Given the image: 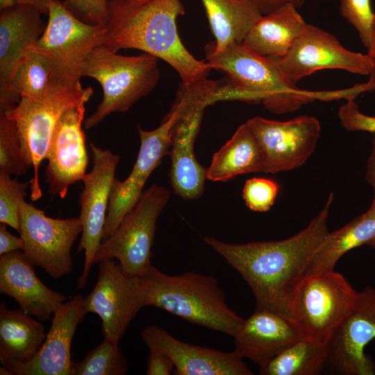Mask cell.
I'll return each instance as SVG.
<instances>
[{
	"instance_id": "17",
	"label": "cell",
	"mask_w": 375,
	"mask_h": 375,
	"mask_svg": "<svg viewBox=\"0 0 375 375\" xmlns=\"http://www.w3.org/2000/svg\"><path fill=\"white\" fill-rule=\"evenodd\" d=\"M67 109L60 117L52 135L46 159L48 191L65 199L70 185L83 181L88 165L85 135L82 128L85 103Z\"/></svg>"
},
{
	"instance_id": "23",
	"label": "cell",
	"mask_w": 375,
	"mask_h": 375,
	"mask_svg": "<svg viewBox=\"0 0 375 375\" xmlns=\"http://www.w3.org/2000/svg\"><path fill=\"white\" fill-rule=\"evenodd\" d=\"M235 338V351L259 367L295 343L303 333L296 323L281 313L256 309L244 319Z\"/></svg>"
},
{
	"instance_id": "18",
	"label": "cell",
	"mask_w": 375,
	"mask_h": 375,
	"mask_svg": "<svg viewBox=\"0 0 375 375\" xmlns=\"http://www.w3.org/2000/svg\"><path fill=\"white\" fill-rule=\"evenodd\" d=\"M214 103L212 92H197L190 99L176 122L171 140L169 178L175 194L185 200L200 197L204 190L205 169L197 160L194 141L205 108Z\"/></svg>"
},
{
	"instance_id": "14",
	"label": "cell",
	"mask_w": 375,
	"mask_h": 375,
	"mask_svg": "<svg viewBox=\"0 0 375 375\" xmlns=\"http://www.w3.org/2000/svg\"><path fill=\"white\" fill-rule=\"evenodd\" d=\"M375 338V288L358 292L356 301L326 342V367L344 375H374L375 365L365 353Z\"/></svg>"
},
{
	"instance_id": "32",
	"label": "cell",
	"mask_w": 375,
	"mask_h": 375,
	"mask_svg": "<svg viewBox=\"0 0 375 375\" xmlns=\"http://www.w3.org/2000/svg\"><path fill=\"white\" fill-rule=\"evenodd\" d=\"M31 166L15 122L5 113H0V172L18 176Z\"/></svg>"
},
{
	"instance_id": "39",
	"label": "cell",
	"mask_w": 375,
	"mask_h": 375,
	"mask_svg": "<svg viewBox=\"0 0 375 375\" xmlns=\"http://www.w3.org/2000/svg\"><path fill=\"white\" fill-rule=\"evenodd\" d=\"M6 224L0 226V256L17 250H22L23 241L8 231Z\"/></svg>"
},
{
	"instance_id": "44",
	"label": "cell",
	"mask_w": 375,
	"mask_h": 375,
	"mask_svg": "<svg viewBox=\"0 0 375 375\" xmlns=\"http://www.w3.org/2000/svg\"><path fill=\"white\" fill-rule=\"evenodd\" d=\"M0 374L1 375H13L12 372L7 368L6 367L2 365L0 367Z\"/></svg>"
},
{
	"instance_id": "46",
	"label": "cell",
	"mask_w": 375,
	"mask_h": 375,
	"mask_svg": "<svg viewBox=\"0 0 375 375\" xmlns=\"http://www.w3.org/2000/svg\"><path fill=\"white\" fill-rule=\"evenodd\" d=\"M369 247L375 249V239H374L372 241H371L369 244Z\"/></svg>"
},
{
	"instance_id": "16",
	"label": "cell",
	"mask_w": 375,
	"mask_h": 375,
	"mask_svg": "<svg viewBox=\"0 0 375 375\" xmlns=\"http://www.w3.org/2000/svg\"><path fill=\"white\" fill-rule=\"evenodd\" d=\"M278 61L284 74L295 84L319 70L342 69L369 75L374 67L367 53L349 51L333 35L308 24L287 54Z\"/></svg>"
},
{
	"instance_id": "4",
	"label": "cell",
	"mask_w": 375,
	"mask_h": 375,
	"mask_svg": "<svg viewBox=\"0 0 375 375\" xmlns=\"http://www.w3.org/2000/svg\"><path fill=\"white\" fill-rule=\"evenodd\" d=\"M139 277L144 306L161 308L191 323L231 336L244 320L228 306L224 292L210 275L196 272L169 275L151 265Z\"/></svg>"
},
{
	"instance_id": "8",
	"label": "cell",
	"mask_w": 375,
	"mask_h": 375,
	"mask_svg": "<svg viewBox=\"0 0 375 375\" xmlns=\"http://www.w3.org/2000/svg\"><path fill=\"white\" fill-rule=\"evenodd\" d=\"M357 294L347 278L334 270L307 276L293 294L290 317L303 337L326 344Z\"/></svg>"
},
{
	"instance_id": "24",
	"label": "cell",
	"mask_w": 375,
	"mask_h": 375,
	"mask_svg": "<svg viewBox=\"0 0 375 375\" xmlns=\"http://www.w3.org/2000/svg\"><path fill=\"white\" fill-rule=\"evenodd\" d=\"M306 25L297 8L288 3L263 15L242 42L260 55L281 58L287 54Z\"/></svg>"
},
{
	"instance_id": "31",
	"label": "cell",
	"mask_w": 375,
	"mask_h": 375,
	"mask_svg": "<svg viewBox=\"0 0 375 375\" xmlns=\"http://www.w3.org/2000/svg\"><path fill=\"white\" fill-rule=\"evenodd\" d=\"M127 371V362L118 343L105 338L81 361L72 364V375H124Z\"/></svg>"
},
{
	"instance_id": "19",
	"label": "cell",
	"mask_w": 375,
	"mask_h": 375,
	"mask_svg": "<svg viewBox=\"0 0 375 375\" xmlns=\"http://www.w3.org/2000/svg\"><path fill=\"white\" fill-rule=\"evenodd\" d=\"M150 351L162 352L174 365L176 375H252L235 351H220L181 341L162 327L151 325L142 331Z\"/></svg>"
},
{
	"instance_id": "25",
	"label": "cell",
	"mask_w": 375,
	"mask_h": 375,
	"mask_svg": "<svg viewBox=\"0 0 375 375\" xmlns=\"http://www.w3.org/2000/svg\"><path fill=\"white\" fill-rule=\"evenodd\" d=\"M47 333L43 324L21 309L0 305V361L3 366L24 363L34 358Z\"/></svg>"
},
{
	"instance_id": "10",
	"label": "cell",
	"mask_w": 375,
	"mask_h": 375,
	"mask_svg": "<svg viewBox=\"0 0 375 375\" xmlns=\"http://www.w3.org/2000/svg\"><path fill=\"white\" fill-rule=\"evenodd\" d=\"M82 230L78 217L52 218L25 200L20 203L22 251L33 266L42 269L52 278L72 272V247Z\"/></svg>"
},
{
	"instance_id": "26",
	"label": "cell",
	"mask_w": 375,
	"mask_h": 375,
	"mask_svg": "<svg viewBox=\"0 0 375 375\" xmlns=\"http://www.w3.org/2000/svg\"><path fill=\"white\" fill-rule=\"evenodd\" d=\"M215 42L208 49L219 52L245 36L263 15L251 0H201Z\"/></svg>"
},
{
	"instance_id": "30",
	"label": "cell",
	"mask_w": 375,
	"mask_h": 375,
	"mask_svg": "<svg viewBox=\"0 0 375 375\" xmlns=\"http://www.w3.org/2000/svg\"><path fill=\"white\" fill-rule=\"evenodd\" d=\"M326 344L303 337L260 367L262 375H316L324 372Z\"/></svg>"
},
{
	"instance_id": "37",
	"label": "cell",
	"mask_w": 375,
	"mask_h": 375,
	"mask_svg": "<svg viewBox=\"0 0 375 375\" xmlns=\"http://www.w3.org/2000/svg\"><path fill=\"white\" fill-rule=\"evenodd\" d=\"M342 126L351 131H366L375 134V117L361 112L353 99L347 100L338 110Z\"/></svg>"
},
{
	"instance_id": "34",
	"label": "cell",
	"mask_w": 375,
	"mask_h": 375,
	"mask_svg": "<svg viewBox=\"0 0 375 375\" xmlns=\"http://www.w3.org/2000/svg\"><path fill=\"white\" fill-rule=\"evenodd\" d=\"M342 15L357 30L367 50L371 47L374 14L370 0H340Z\"/></svg>"
},
{
	"instance_id": "22",
	"label": "cell",
	"mask_w": 375,
	"mask_h": 375,
	"mask_svg": "<svg viewBox=\"0 0 375 375\" xmlns=\"http://www.w3.org/2000/svg\"><path fill=\"white\" fill-rule=\"evenodd\" d=\"M0 292L19 309L40 321L50 319L67 297L44 285L22 250L0 256Z\"/></svg>"
},
{
	"instance_id": "21",
	"label": "cell",
	"mask_w": 375,
	"mask_h": 375,
	"mask_svg": "<svg viewBox=\"0 0 375 375\" xmlns=\"http://www.w3.org/2000/svg\"><path fill=\"white\" fill-rule=\"evenodd\" d=\"M42 14L38 9L26 5L1 10L0 113L11 110L10 82L12 75L45 29Z\"/></svg>"
},
{
	"instance_id": "43",
	"label": "cell",
	"mask_w": 375,
	"mask_h": 375,
	"mask_svg": "<svg viewBox=\"0 0 375 375\" xmlns=\"http://www.w3.org/2000/svg\"><path fill=\"white\" fill-rule=\"evenodd\" d=\"M367 54L371 57L374 67L371 74H369V81L375 83V14L374 17L372 29V40H371V47L368 50Z\"/></svg>"
},
{
	"instance_id": "2",
	"label": "cell",
	"mask_w": 375,
	"mask_h": 375,
	"mask_svg": "<svg viewBox=\"0 0 375 375\" xmlns=\"http://www.w3.org/2000/svg\"><path fill=\"white\" fill-rule=\"evenodd\" d=\"M185 13L181 0L108 1V20L103 47L117 52L137 49L162 59L179 74L182 85H197L212 69L197 59L183 44L176 20Z\"/></svg>"
},
{
	"instance_id": "29",
	"label": "cell",
	"mask_w": 375,
	"mask_h": 375,
	"mask_svg": "<svg viewBox=\"0 0 375 375\" xmlns=\"http://www.w3.org/2000/svg\"><path fill=\"white\" fill-rule=\"evenodd\" d=\"M63 81L42 55L29 51L16 67L10 82V105L15 108L22 97L38 99Z\"/></svg>"
},
{
	"instance_id": "40",
	"label": "cell",
	"mask_w": 375,
	"mask_h": 375,
	"mask_svg": "<svg viewBox=\"0 0 375 375\" xmlns=\"http://www.w3.org/2000/svg\"><path fill=\"white\" fill-rule=\"evenodd\" d=\"M262 15L271 13L288 3L297 8L302 6L304 0H251Z\"/></svg>"
},
{
	"instance_id": "36",
	"label": "cell",
	"mask_w": 375,
	"mask_h": 375,
	"mask_svg": "<svg viewBox=\"0 0 375 375\" xmlns=\"http://www.w3.org/2000/svg\"><path fill=\"white\" fill-rule=\"evenodd\" d=\"M65 4L70 11L88 24L101 26L106 25L107 0H65Z\"/></svg>"
},
{
	"instance_id": "6",
	"label": "cell",
	"mask_w": 375,
	"mask_h": 375,
	"mask_svg": "<svg viewBox=\"0 0 375 375\" xmlns=\"http://www.w3.org/2000/svg\"><path fill=\"white\" fill-rule=\"evenodd\" d=\"M93 94L91 88H82L80 80L63 81L46 96L38 99L22 97L18 104L6 112L18 129L25 156L33 166L31 199L42 196L39 183V167L45 159L56 125L69 108L88 102Z\"/></svg>"
},
{
	"instance_id": "45",
	"label": "cell",
	"mask_w": 375,
	"mask_h": 375,
	"mask_svg": "<svg viewBox=\"0 0 375 375\" xmlns=\"http://www.w3.org/2000/svg\"><path fill=\"white\" fill-rule=\"evenodd\" d=\"M130 1H132L136 2V3H144V2L151 1H153V0H130Z\"/></svg>"
},
{
	"instance_id": "5",
	"label": "cell",
	"mask_w": 375,
	"mask_h": 375,
	"mask_svg": "<svg viewBox=\"0 0 375 375\" xmlns=\"http://www.w3.org/2000/svg\"><path fill=\"white\" fill-rule=\"evenodd\" d=\"M116 53L99 46L84 61L82 76L96 79L103 90L102 101L84 121L87 129L96 126L112 112L127 111L158 82L156 57L147 53L135 56Z\"/></svg>"
},
{
	"instance_id": "33",
	"label": "cell",
	"mask_w": 375,
	"mask_h": 375,
	"mask_svg": "<svg viewBox=\"0 0 375 375\" xmlns=\"http://www.w3.org/2000/svg\"><path fill=\"white\" fill-rule=\"evenodd\" d=\"M30 181L21 182L0 172V222L19 232V206L27 195Z\"/></svg>"
},
{
	"instance_id": "41",
	"label": "cell",
	"mask_w": 375,
	"mask_h": 375,
	"mask_svg": "<svg viewBox=\"0 0 375 375\" xmlns=\"http://www.w3.org/2000/svg\"><path fill=\"white\" fill-rule=\"evenodd\" d=\"M51 0H0V9L15 6H31L38 9L42 14H48V6Z\"/></svg>"
},
{
	"instance_id": "12",
	"label": "cell",
	"mask_w": 375,
	"mask_h": 375,
	"mask_svg": "<svg viewBox=\"0 0 375 375\" xmlns=\"http://www.w3.org/2000/svg\"><path fill=\"white\" fill-rule=\"evenodd\" d=\"M183 111V105L175 101L161 124L154 130L146 131L138 126L140 145L131 172L123 181H113L103 240L117 229L124 216L140 199L143 188L162 158L169 153L174 126Z\"/></svg>"
},
{
	"instance_id": "7",
	"label": "cell",
	"mask_w": 375,
	"mask_h": 375,
	"mask_svg": "<svg viewBox=\"0 0 375 375\" xmlns=\"http://www.w3.org/2000/svg\"><path fill=\"white\" fill-rule=\"evenodd\" d=\"M169 197L167 188L156 184L144 191L114 233L101 242L94 263L115 259L128 274L142 276L151 265L157 220Z\"/></svg>"
},
{
	"instance_id": "13",
	"label": "cell",
	"mask_w": 375,
	"mask_h": 375,
	"mask_svg": "<svg viewBox=\"0 0 375 375\" xmlns=\"http://www.w3.org/2000/svg\"><path fill=\"white\" fill-rule=\"evenodd\" d=\"M90 147L93 167L82 181L84 188L79 199L78 218L83 230L77 252L84 251L85 261L78 278V289L86 285L96 253L103 241L110 191L120 159L110 149H103L93 143L90 144Z\"/></svg>"
},
{
	"instance_id": "28",
	"label": "cell",
	"mask_w": 375,
	"mask_h": 375,
	"mask_svg": "<svg viewBox=\"0 0 375 375\" xmlns=\"http://www.w3.org/2000/svg\"><path fill=\"white\" fill-rule=\"evenodd\" d=\"M263 162L258 142L247 123L214 153L206 169L212 181H227L238 175L262 172Z\"/></svg>"
},
{
	"instance_id": "11",
	"label": "cell",
	"mask_w": 375,
	"mask_h": 375,
	"mask_svg": "<svg viewBox=\"0 0 375 375\" xmlns=\"http://www.w3.org/2000/svg\"><path fill=\"white\" fill-rule=\"evenodd\" d=\"M85 314L101 320L103 338L118 343L127 327L144 307L141 279L126 273L115 259L99 262L96 284L83 299Z\"/></svg>"
},
{
	"instance_id": "15",
	"label": "cell",
	"mask_w": 375,
	"mask_h": 375,
	"mask_svg": "<svg viewBox=\"0 0 375 375\" xmlns=\"http://www.w3.org/2000/svg\"><path fill=\"white\" fill-rule=\"evenodd\" d=\"M246 123L258 142L266 173L301 167L314 152L321 131L319 120L308 115L283 122L256 116Z\"/></svg>"
},
{
	"instance_id": "38",
	"label": "cell",
	"mask_w": 375,
	"mask_h": 375,
	"mask_svg": "<svg viewBox=\"0 0 375 375\" xmlns=\"http://www.w3.org/2000/svg\"><path fill=\"white\" fill-rule=\"evenodd\" d=\"M174 362L166 354L157 351H150L147 360V374L169 375L174 374Z\"/></svg>"
},
{
	"instance_id": "27",
	"label": "cell",
	"mask_w": 375,
	"mask_h": 375,
	"mask_svg": "<svg viewBox=\"0 0 375 375\" xmlns=\"http://www.w3.org/2000/svg\"><path fill=\"white\" fill-rule=\"evenodd\" d=\"M375 239V210L369 208L342 228L328 232L314 253L306 276L334 270L347 252ZM305 276V277H306Z\"/></svg>"
},
{
	"instance_id": "35",
	"label": "cell",
	"mask_w": 375,
	"mask_h": 375,
	"mask_svg": "<svg viewBox=\"0 0 375 375\" xmlns=\"http://www.w3.org/2000/svg\"><path fill=\"white\" fill-rule=\"evenodd\" d=\"M278 192V185L274 181L253 178L246 181L242 190V197L250 210L265 212L274 204Z\"/></svg>"
},
{
	"instance_id": "20",
	"label": "cell",
	"mask_w": 375,
	"mask_h": 375,
	"mask_svg": "<svg viewBox=\"0 0 375 375\" xmlns=\"http://www.w3.org/2000/svg\"><path fill=\"white\" fill-rule=\"evenodd\" d=\"M83 296L76 294L55 311L45 340L33 359L5 366L16 375H72L71 344L86 315Z\"/></svg>"
},
{
	"instance_id": "3",
	"label": "cell",
	"mask_w": 375,
	"mask_h": 375,
	"mask_svg": "<svg viewBox=\"0 0 375 375\" xmlns=\"http://www.w3.org/2000/svg\"><path fill=\"white\" fill-rule=\"evenodd\" d=\"M206 62L212 69L227 74L233 100L262 102L274 113L294 111L315 100L347 99L350 95L349 89L301 90L284 74L278 58L260 55L243 42L231 44L219 52L208 49Z\"/></svg>"
},
{
	"instance_id": "42",
	"label": "cell",
	"mask_w": 375,
	"mask_h": 375,
	"mask_svg": "<svg viewBox=\"0 0 375 375\" xmlns=\"http://www.w3.org/2000/svg\"><path fill=\"white\" fill-rule=\"evenodd\" d=\"M374 135L372 151L367 164L366 179L374 190L373 200L369 208L375 210V134Z\"/></svg>"
},
{
	"instance_id": "1",
	"label": "cell",
	"mask_w": 375,
	"mask_h": 375,
	"mask_svg": "<svg viewBox=\"0 0 375 375\" xmlns=\"http://www.w3.org/2000/svg\"><path fill=\"white\" fill-rule=\"evenodd\" d=\"M333 201L331 193L308 225L284 240L242 244L227 243L212 237L203 240L246 281L255 297L256 309L290 317L295 290L306 276L314 253L329 232L328 218Z\"/></svg>"
},
{
	"instance_id": "9",
	"label": "cell",
	"mask_w": 375,
	"mask_h": 375,
	"mask_svg": "<svg viewBox=\"0 0 375 375\" xmlns=\"http://www.w3.org/2000/svg\"><path fill=\"white\" fill-rule=\"evenodd\" d=\"M47 15L45 29L29 51L44 57L62 78L81 80L85 60L103 44L106 26L80 20L60 0L50 1Z\"/></svg>"
}]
</instances>
